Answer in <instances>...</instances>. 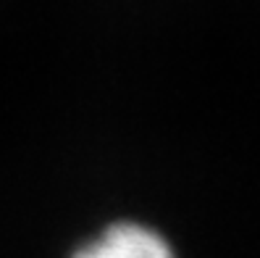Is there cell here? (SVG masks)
I'll use <instances>...</instances> for the list:
<instances>
[{
	"mask_svg": "<svg viewBox=\"0 0 260 258\" xmlns=\"http://www.w3.org/2000/svg\"><path fill=\"white\" fill-rule=\"evenodd\" d=\"M74 258H176L171 245L140 224H116Z\"/></svg>",
	"mask_w": 260,
	"mask_h": 258,
	"instance_id": "1",
	"label": "cell"
}]
</instances>
